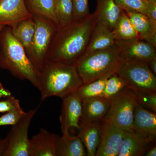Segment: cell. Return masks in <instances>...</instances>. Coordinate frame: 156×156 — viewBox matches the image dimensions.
Returning <instances> with one entry per match:
<instances>
[{
    "label": "cell",
    "instance_id": "1",
    "mask_svg": "<svg viewBox=\"0 0 156 156\" xmlns=\"http://www.w3.org/2000/svg\"><path fill=\"white\" fill-rule=\"evenodd\" d=\"M97 22L94 12L59 27L52 42L48 61L75 65L83 54Z\"/></svg>",
    "mask_w": 156,
    "mask_h": 156
},
{
    "label": "cell",
    "instance_id": "2",
    "mask_svg": "<svg viewBox=\"0 0 156 156\" xmlns=\"http://www.w3.org/2000/svg\"><path fill=\"white\" fill-rule=\"evenodd\" d=\"M83 84L73 65L48 61L39 71L38 89L42 101L52 96L64 98L76 92Z\"/></svg>",
    "mask_w": 156,
    "mask_h": 156
},
{
    "label": "cell",
    "instance_id": "3",
    "mask_svg": "<svg viewBox=\"0 0 156 156\" xmlns=\"http://www.w3.org/2000/svg\"><path fill=\"white\" fill-rule=\"evenodd\" d=\"M9 71L21 80H27L38 89L39 72L35 68L22 45L9 26L0 31V69Z\"/></svg>",
    "mask_w": 156,
    "mask_h": 156
},
{
    "label": "cell",
    "instance_id": "4",
    "mask_svg": "<svg viewBox=\"0 0 156 156\" xmlns=\"http://www.w3.org/2000/svg\"><path fill=\"white\" fill-rule=\"evenodd\" d=\"M124 60L115 44L107 49L83 55L75 66L83 84H87L116 73Z\"/></svg>",
    "mask_w": 156,
    "mask_h": 156
},
{
    "label": "cell",
    "instance_id": "5",
    "mask_svg": "<svg viewBox=\"0 0 156 156\" xmlns=\"http://www.w3.org/2000/svg\"><path fill=\"white\" fill-rule=\"evenodd\" d=\"M32 17L35 31L28 57L39 72L48 62L49 51L58 26L46 17L35 15Z\"/></svg>",
    "mask_w": 156,
    "mask_h": 156
},
{
    "label": "cell",
    "instance_id": "6",
    "mask_svg": "<svg viewBox=\"0 0 156 156\" xmlns=\"http://www.w3.org/2000/svg\"><path fill=\"white\" fill-rule=\"evenodd\" d=\"M116 73L135 93L156 91V77L146 62L124 60Z\"/></svg>",
    "mask_w": 156,
    "mask_h": 156
},
{
    "label": "cell",
    "instance_id": "7",
    "mask_svg": "<svg viewBox=\"0 0 156 156\" xmlns=\"http://www.w3.org/2000/svg\"><path fill=\"white\" fill-rule=\"evenodd\" d=\"M137 103L134 92L126 87L112 99L109 108L105 117L113 121L124 131L131 132L134 109Z\"/></svg>",
    "mask_w": 156,
    "mask_h": 156
},
{
    "label": "cell",
    "instance_id": "8",
    "mask_svg": "<svg viewBox=\"0 0 156 156\" xmlns=\"http://www.w3.org/2000/svg\"><path fill=\"white\" fill-rule=\"evenodd\" d=\"M38 108L31 109L12 126L5 139L6 148L3 156H30L28 131L30 122Z\"/></svg>",
    "mask_w": 156,
    "mask_h": 156
},
{
    "label": "cell",
    "instance_id": "9",
    "mask_svg": "<svg viewBox=\"0 0 156 156\" xmlns=\"http://www.w3.org/2000/svg\"><path fill=\"white\" fill-rule=\"evenodd\" d=\"M101 122L100 143L95 156H118L126 131L106 117Z\"/></svg>",
    "mask_w": 156,
    "mask_h": 156
},
{
    "label": "cell",
    "instance_id": "10",
    "mask_svg": "<svg viewBox=\"0 0 156 156\" xmlns=\"http://www.w3.org/2000/svg\"><path fill=\"white\" fill-rule=\"evenodd\" d=\"M131 133L147 144H154L156 136V113L146 109L137 103L134 111Z\"/></svg>",
    "mask_w": 156,
    "mask_h": 156
},
{
    "label": "cell",
    "instance_id": "11",
    "mask_svg": "<svg viewBox=\"0 0 156 156\" xmlns=\"http://www.w3.org/2000/svg\"><path fill=\"white\" fill-rule=\"evenodd\" d=\"M124 60L148 63L156 58V47L140 39L116 41Z\"/></svg>",
    "mask_w": 156,
    "mask_h": 156
},
{
    "label": "cell",
    "instance_id": "12",
    "mask_svg": "<svg viewBox=\"0 0 156 156\" xmlns=\"http://www.w3.org/2000/svg\"><path fill=\"white\" fill-rule=\"evenodd\" d=\"M59 121L62 134L69 133L71 128H80L82 115V101L76 92L62 98Z\"/></svg>",
    "mask_w": 156,
    "mask_h": 156
},
{
    "label": "cell",
    "instance_id": "13",
    "mask_svg": "<svg viewBox=\"0 0 156 156\" xmlns=\"http://www.w3.org/2000/svg\"><path fill=\"white\" fill-rule=\"evenodd\" d=\"M32 17L24 0H0V25L11 27Z\"/></svg>",
    "mask_w": 156,
    "mask_h": 156
},
{
    "label": "cell",
    "instance_id": "14",
    "mask_svg": "<svg viewBox=\"0 0 156 156\" xmlns=\"http://www.w3.org/2000/svg\"><path fill=\"white\" fill-rule=\"evenodd\" d=\"M59 135L42 128L29 140L30 156H56V145Z\"/></svg>",
    "mask_w": 156,
    "mask_h": 156
},
{
    "label": "cell",
    "instance_id": "15",
    "mask_svg": "<svg viewBox=\"0 0 156 156\" xmlns=\"http://www.w3.org/2000/svg\"><path fill=\"white\" fill-rule=\"evenodd\" d=\"M111 100L103 98H91L82 100L80 123L100 122L105 116Z\"/></svg>",
    "mask_w": 156,
    "mask_h": 156
},
{
    "label": "cell",
    "instance_id": "16",
    "mask_svg": "<svg viewBox=\"0 0 156 156\" xmlns=\"http://www.w3.org/2000/svg\"><path fill=\"white\" fill-rule=\"evenodd\" d=\"M115 42L112 30L105 24L97 22L83 55L110 48L115 44Z\"/></svg>",
    "mask_w": 156,
    "mask_h": 156
},
{
    "label": "cell",
    "instance_id": "17",
    "mask_svg": "<svg viewBox=\"0 0 156 156\" xmlns=\"http://www.w3.org/2000/svg\"><path fill=\"white\" fill-rule=\"evenodd\" d=\"M125 12L134 25L139 39L156 47V24L147 15L140 12L133 11Z\"/></svg>",
    "mask_w": 156,
    "mask_h": 156
},
{
    "label": "cell",
    "instance_id": "18",
    "mask_svg": "<svg viewBox=\"0 0 156 156\" xmlns=\"http://www.w3.org/2000/svg\"><path fill=\"white\" fill-rule=\"evenodd\" d=\"M78 136L87 149V155L95 156L100 143L101 122L80 123Z\"/></svg>",
    "mask_w": 156,
    "mask_h": 156
},
{
    "label": "cell",
    "instance_id": "19",
    "mask_svg": "<svg viewBox=\"0 0 156 156\" xmlns=\"http://www.w3.org/2000/svg\"><path fill=\"white\" fill-rule=\"evenodd\" d=\"M123 11L114 0H97L94 13L97 17V22L105 24L113 30Z\"/></svg>",
    "mask_w": 156,
    "mask_h": 156
},
{
    "label": "cell",
    "instance_id": "20",
    "mask_svg": "<svg viewBox=\"0 0 156 156\" xmlns=\"http://www.w3.org/2000/svg\"><path fill=\"white\" fill-rule=\"evenodd\" d=\"M87 155L85 146L79 136H72L69 133L59 136L56 142V156Z\"/></svg>",
    "mask_w": 156,
    "mask_h": 156
},
{
    "label": "cell",
    "instance_id": "21",
    "mask_svg": "<svg viewBox=\"0 0 156 156\" xmlns=\"http://www.w3.org/2000/svg\"><path fill=\"white\" fill-rule=\"evenodd\" d=\"M10 27L13 35L24 48L28 56L30 53L35 31V24L33 17Z\"/></svg>",
    "mask_w": 156,
    "mask_h": 156
},
{
    "label": "cell",
    "instance_id": "22",
    "mask_svg": "<svg viewBox=\"0 0 156 156\" xmlns=\"http://www.w3.org/2000/svg\"><path fill=\"white\" fill-rule=\"evenodd\" d=\"M152 146L143 142L131 132L126 131L118 156H142Z\"/></svg>",
    "mask_w": 156,
    "mask_h": 156
},
{
    "label": "cell",
    "instance_id": "23",
    "mask_svg": "<svg viewBox=\"0 0 156 156\" xmlns=\"http://www.w3.org/2000/svg\"><path fill=\"white\" fill-rule=\"evenodd\" d=\"M27 9L32 16L50 19L58 26L55 11L56 0H24Z\"/></svg>",
    "mask_w": 156,
    "mask_h": 156
},
{
    "label": "cell",
    "instance_id": "24",
    "mask_svg": "<svg viewBox=\"0 0 156 156\" xmlns=\"http://www.w3.org/2000/svg\"><path fill=\"white\" fill-rule=\"evenodd\" d=\"M112 32L115 41L139 39L134 25L124 10Z\"/></svg>",
    "mask_w": 156,
    "mask_h": 156
},
{
    "label": "cell",
    "instance_id": "25",
    "mask_svg": "<svg viewBox=\"0 0 156 156\" xmlns=\"http://www.w3.org/2000/svg\"><path fill=\"white\" fill-rule=\"evenodd\" d=\"M107 75L87 84H83L78 88L76 93L81 100L100 97L105 87L108 79L111 76Z\"/></svg>",
    "mask_w": 156,
    "mask_h": 156
},
{
    "label": "cell",
    "instance_id": "26",
    "mask_svg": "<svg viewBox=\"0 0 156 156\" xmlns=\"http://www.w3.org/2000/svg\"><path fill=\"white\" fill-rule=\"evenodd\" d=\"M126 87L124 80L116 73H115L108 79L100 97L111 100Z\"/></svg>",
    "mask_w": 156,
    "mask_h": 156
},
{
    "label": "cell",
    "instance_id": "27",
    "mask_svg": "<svg viewBox=\"0 0 156 156\" xmlns=\"http://www.w3.org/2000/svg\"><path fill=\"white\" fill-rule=\"evenodd\" d=\"M55 11L58 27L69 24L73 20L72 0H56Z\"/></svg>",
    "mask_w": 156,
    "mask_h": 156
},
{
    "label": "cell",
    "instance_id": "28",
    "mask_svg": "<svg viewBox=\"0 0 156 156\" xmlns=\"http://www.w3.org/2000/svg\"><path fill=\"white\" fill-rule=\"evenodd\" d=\"M125 11H133L146 14L147 0H114Z\"/></svg>",
    "mask_w": 156,
    "mask_h": 156
},
{
    "label": "cell",
    "instance_id": "29",
    "mask_svg": "<svg viewBox=\"0 0 156 156\" xmlns=\"http://www.w3.org/2000/svg\"><path fill=\"white\" fill-rule=\"evenodd\" d=\"M156 91L135 93V98L137 103L141 106L150 109L156 112Z\"/></svg>",
    "mask_w": 156,
    "mask_h": 156
},
{
    "label": "cell",
    "instance_id": "30",
    "mask_svg": "<svg viewBox=\"0 0 156 156\" xmlns=\"http://www.w3.org/2000/svg\"><path fill=\"white\" fill-rule=\"evenodd\" d=\"M73 20L82 19L89 13V0H72Z\"/></svg>",
    "mask_w": 156,
    "mask_h": 156
},
{
    "label": "cell",
    "instance_id": "31",
    "mask_svg": "<svg viewBox=\"0 0 156 156\" xmlns=\"http://www.w3.org/2000/svg\"><path fill=\"white\" fill-rule=\"evenodd\" d=\"M23 110L20 101L12 95L0 101V113H6L14 111Z\"/></svg>",
    "mask_w": 156,
    "mask_h": 156
},
{
    "label": "cell",
    "instance_id": "32",
    "mask_svg": "<svg viewBox=\"0 0 156 156\" xmlns=\"http://www.w3.org/2000/svg\"><path fill=\"white\" fill-rule=\"evenodd\" d=\"M25 113L23 110L6 112L5 115L0 117V126H13L19 121Z\"/></svg>",
    "mask_w": 156,
    "mask_h": 156
},
{
    "label": "cell",
    "instance_id": "33",
    "mask_svg": "<svg viewBox=\"0 0 156 156\" xmlns=\"http://www.w3.org/2000/svg\"><path fill=\"white\" fill-rule=\"evenodd\" d=\"M147 9L146 15H147L154 23L156 24V3L147 1Z\"/></svg>",
    "mask_w": 156,
    "mask_h": 156
},
{
    "label": "cell",
    "instance_id": "34",
    "mask_svg": "<svg viewBox=\"0 0 156 156\" xmlns=\"http://www.w3.org/2000/svg\"><path fill=\"white\" fill-rule=\"evenodd\" d=\"M11 95H12L11 92L8 89H5L3 87L2 83H0V99L2 98H6Z\"/></svg>",
    "mask_w": 156,
    "mask_h": 156
},
{
    "label": "cell",
    "instance_id": "35",
    "mask_svg": "<svg viewBox=\"0 0 156 156\" xmlns=\"http://www.w3.org/2000/svg\"><path fill=\"white\" fill-rule=\"evenodd\" d=\"M144 155L146 156H156V147L155 145H154L150 147L147 151L146 152Z\"/></svg>",
    "mask_w": 156,
    "mask_h": 156
},
{
    "label": "cell",
    "instance_id": "36",
    "mask_svg": "<svg viewBox=\"0 0 156 156\" xmlns=\"http://www.w3.org/2000/svg\"><path fill=\"white\" fill-rule=\"evenodd\" d=\"M5 148V139H0V156H3Z\"/></svg>",
    "mask_w": 156,
    "mask_h": 156
},
{
    "label": "cell",
    "instance_id": "37",
    "mask_svg": "<svg viewBox=\"0 0 156 156\" xmlns=\"http://www.w3.org/2000/svg\"><path fill=\"white\" fill-rule=\"evenodd\" d=\"M150 68L154 74L156 75V58H154L148 63Z\"/></svg>",
    "mask_w": 156,
    "mask_h": 156
},
{
    "label": "cell",
    "instance_id": "38",
    "mask_svg": "<svg viewBox=\"0 0 156 156\" xmlns=\"http://www.w3.org/2000/svg\"><path fill=\"white\" fill-rule=\"evenodd\" d=\"M147 1H150V2L154 3H156V0H147Z\"/></svg>",
    "mask_w": 156,
    "mask_h": 156
},
{
    "label": "cell",
    "instance_id": "39",
    "mask_svg": "<svg viewBox=\"0 0 156 156\" xmlns=\"http://www.w3.org/2000/svg\"><path fill=\"white\" fill-rule=\"evenodd\" d=\"M3 27H4L3 26L0 25V31H1V30H2V29L3 28Z\"/></svg>",
    "mask_w": 156,
    "mask_h": 156
}]
</instances>
